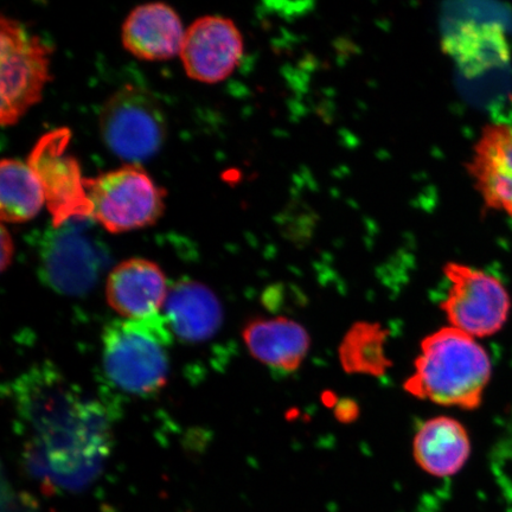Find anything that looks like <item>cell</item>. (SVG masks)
<instances>
[{
    "mask_svg": "<svg viewBox=\"0 0 512 512\" xmlns=\"http://www.w3.org/2000/svg\"><path fill=\"white\" fill-rule=\"evenodd\" d=\"M92 219L113 234L153 226L165 210L166 191L138 164L86 178Z\"/></svg>",
    "mask_w": 512,
    "mask_h": 512,
    "instance_id": "277c9868",
    "label": "cell"
},
{
    "mask_svg": "<svg viewBox=\"0 0 512 512\" xmlns=\"http://www.w3.org/2000/svg\"><path fill=\"white\" fill-rule=\"evenodd\" d=\"M46 196L28 163L3 159L0 164V217L3 222H28L40 213Z\"/></svg>",
    "mask_w": 512,
    "mask_h": 512,
    "instance_id": "2e32d148",
    "label": "cell"
},
{
    "mask_svg": "<svg viewBox=\"0 0 512 512\" xmlns=\"http://www.w3.org/2000/svg\"><path fill=\"white\" fill-rule=\"evenodd\" d=\"M242 337L255 360L281 374L297 371L311 345L304 326L286 317L249 320Z\"/></svg>",
    "mask_w": 512,
    "mask_h": 512,
    "instance_id": "4fadbf2b",
    "label": "cell"
},
{
    "mask_svg": "<svg viewBox=\"0 0 512 512\" xmlns=\"http://www.w3.org/2000/svg\"><path fill=\"white\" fill-rule=\"evenodd\" d=\"M413 454L422 470L434 477H450L463 469L471 454L466 428L450 416L427 420L416 432Z\"/></svg>",
    "mask_w": 512,
    "mask_h": 512,
    "instance_id": "9a60e30c",
    "label": "cell"
},
{
    "mask_svg": "<svg viewBox=\"0 0 512 512\" xmlns=\"http://www.w3.org/2000/svg\"><path fill=\"white\" fill-rule=\"evenodd\" d=\"M72 132L56 128L38 139L28 164L40 181L53 227L73 220L92 219L85 179L78 159L68 152Z\"/></svg>",
    "mask_w": 512,
    "mask_h": 512,
    "instance_id": "52a82bcc",
    "label": "cell"
},
{
    "mask_svg": "<svg viewBox=\"0 0 512 512\" xmlns=\"http://www.w3.org/2000/svg\"><path fill=\"white\" fill-rule=\"evenodd\" d=\"M172 331L164 316L114 320L102 334V362L119 389L137 396L159 392L168 382Z\"/></svg>",
    "mask_w": 512,
    "mask_h": 512,
    "instance_id": "7a4b0ae2",
    "label": "cell"
},
{
    "mask_svg": "<svg viewBox=\"0 0 512 512\" xmlns=\"http://www.w3.org/2000/svg\"><path fill=\"white\" fill-rule=\"evenodd\" d=\"M51 48L14 18H0V123L14 126L42 100Z\"/></svg>",
    "mask_w": 512,
    "mask_h": 512,
    "instance_id": "3957f363",
    "label": "cell"
},
{
    "mask_svg": "<svg viewBox=\"0 0 512 512\" xmlns=\"http://www.w3.org/2000/svg\"><path fill=\"white\" fill-rule=\"evenodd\" d=\"M466 168L485 207L512 217V126H485Z\"/></svg>",
    "mask_w": 512,
    "mask_h": 512,
    "instance_id": "30bf717a",
    "label": "cell"
},
{
    "mask_svg": "<svg viewBox=\"0 0 512 512\" xmlns=\"http://www.w3.org/2000/svg\"><path fill=\"white\" fill-rule=\"evenodd\" d=\"M388 332L380 324L357 323L343 338L339 357L351 374L381 376L390 366L384 344Z\"/></svg>",
    "mask_w": 512,
    "mask_h": 512,
    "instance_id": "e0dca14e",
    "label": "cell"
},
{
    "mask_svg": "<svg viewBox=\"0 0 512 512\" xmlns=\"http://www.w3.org/2000/svg\"><path fill=\"white\" fill-rule=\"evenodd\" d=\"M245 44L232 19L222 16L198 18L185 31L181 59L189 78L217 83L238 68Z\"/></svg>",
    "mask_w": 512,
    "mask_h": 512,
    "instance_id": "9c48e42d",
    "label": "cell"
},
{
    "mask_svg": "<svg viewBox=\"0 0 512 512\" xmlns=\"http://www.w3.org/2000/svg\"><path fill=\"white\" fill-rule=\"evenodd\" d=\"M99 123L108 149L131 164L156 156L168 136L162 106L146 89L133 85L121 87L107 99Z\"/></svg>",
    "mask_w": 512,
    "mask_h": 512,
    "instance_id": "5b68a950",
    "label": "cell"
},
{
    "mask_svg": "<svg viewBox=\"0 0 512 512\" xmlns=\"http://www.w3.org/2000/svg\"><path fill=\"white\" fill-rule=\"evenodd\" d=\"M444 273L448 290L441 309L452 328L473 338L494 336L503 329L511 299L501 280L459 262H447Z\"/></svg>",
    "mask_w": 512,
    "mask_h": 512,
    "instance_id": "8992f818",
    "label": "cell"
},
{
    "mask_svg": "<svg viewBox=\"0 0 512 512\" xmlns=\"http://www.w3.org/2000/svg\"><path fill=\"white\" fill-rule=\"evenodd\" d=\"M168 281L156 262L133 258L120 262L108 275L106 298L126 319L158 315L169 294Z\"/></svg>",
    "mask_w": 512,
    "mask_h": 512,
    "instance_id": "8fae6325",
    "label": "cell"
},
{
    "mask_svg": "<svg viewBox=\"0 0 512 512\" xmlns=\"http://www.w3.org/2000/svg\"><path fill=\"white\" fill-rule=\"evenodd\" d=\"M185 31L171 6L149 3L138 6L123 25V44L140 60L166 61L181 54Z\"/></svg>",
    "mask_w": 512,
    "mask_h": 512,
    "instance_id": "7c38bea8",
    "label": "cell"
},
{
    "mask_svg": "<svg viewBox=\"0 0 512 512\" xmlns=\"http://www.w3.org/2000/svg\"><path fill=\"white\" fill-rule=\"evenodd\" d=\"M488 351L476 338L447 326L421 342L406 392L440 406L476 409L491 380Z\"/></svg>",
    "mask_w": 512,
    "mask_h": 512,
    "instance_id": "6da1fadb",
    "label": "cell"
},
{
    "mask_svg": "<svg viewBox=\"0 0 512 512\" xmlns=\"http://www.w3.org/2000/svg\"><path fill=\"white\" fill-rule=\"evenodd\" d=\"M89 220V219H87ZM87 220H73L44 235L40 264L46 283L55 291L78 296L98 281L106 265L104 248L87 232Z\"/></svg>",
    "mask_w": 512,
    "mask_h": 512,
    "instance_id": "ba28073f",
    "label": "cell"
},
{
    "mask_svg": "<svg viewBox=\"0 0 512 512\" xmlns=\"http://www.w3.org/2000/svg\"><path fill=\"white\" fill-rule=\"evenodd\" d=\"M0 243H2V270L5 271L11 265L12 258H14L15 245L10 233L4 226L2 227Z\"/></svg>",
    "mask_w": 512,
    "mask_h": 512,
    "instance_id": "ac0fdd59",
    "label": "cell"
},
{
    "mask_svg": "<svg viewBox=\"0 0 512 512\" xmlns=\"http://www.w3.org/2000/svg\"><path fill=\"white\" fill-rule=\"evenodd\" d=\"M172 334L184 342H206L219 331L222 307L215 293L197 281H179L171 287L164 304Z\"/></svg>",
    "mask_w": 512,
    "mask_h": 512,
    "instance_id": "5bb4252c",
    "label": "cell"
}]
</instances>
